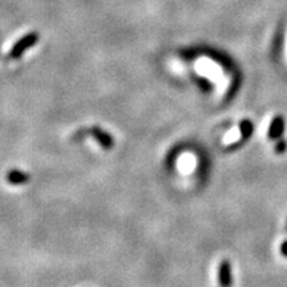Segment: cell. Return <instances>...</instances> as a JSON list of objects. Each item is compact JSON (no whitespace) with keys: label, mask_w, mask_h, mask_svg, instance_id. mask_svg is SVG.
Here are the masks:
<instances>
[{"label":"cell","mask_w":287,"mask_h":287,"mask_svg":"<svg viewBox=\"0 0 287 287\" xmlns=\"http://www.w3.org/2000/svg\"><path fill=\"white\" fill-rule=\"evenodd\" d=\"M284 127H286V122H284V118L283 116L278 115L273 118V121H271L270 128H268V132H267V137L268 140H273V141H277L279 138H282V134L284 132Z\"/></svg>","instance_id":"1"},{"label":"cell","mask_w":287,"mask_h":287,"mask_svg":"<svg viewBox=\"0 0 287 287\" xmlns=\"http://www.w3.org/2000/svg\"><path fill=\"white\" fill-rule=\"evenodd\" d=\"M218 281L221 287H231L233 284V278H231V266L229 261H222L218 270Z\"/></svg>","instance_id":"2"},{"label":"cell","mask_w":287,"mask_h":287,"mask_svg":"<svg viewBox=\"0 0 287 287\" xmlns=\"http://www.w3.org/2000/svg\"><path fill=\"white\" fill-rule=\"evenodd\" d=\"M92 134L93 137L96 138V141H97L104 149H111V148L115 145V141H113L111 134H109L108 132H104L102 129H100L99 127L93 128Z\"/></svg>","instance_id":"3"},{"label":"cell","mask_w":287,"mask_h":287,"mask_svg":"<svg viewBox=\"0 0 287 287\" xmlns=\"http://www.w3.org/2000/svg\"><path fill=\"white\" fill-rule=\"evenodd\" d=\"M29 180L28 174H26L24 172H20V170H10L8 174H7V181L12 184V185H22V184H27Z\"/></svg>","instance_id":"4"},{"label":"cell","mask_w":287,"mask_h":287,"mask_svg":"<svg viewBox=\"0 0 287 287\" xmlns=\"http://www.w3.org/2000/svg\"><path fill=\"white\" fill-rule=\"evenodd\" d=\"M239 132H241V138L242 140H249L252 137L253 132H254V125L250 120H243L239 125Z\"/></svg>","instance_id":"5"},{"label":"cell","mask_w":287,"mask_h":287,"mask_svg":"<svg viewBox=\"0 0 287 287\" xmlns=\"http://www.w3.org/2000/svg\"><path fill=\"white\" fill-rule=\"evenodd\" d=\"M275 153L277 154H282L284 153L287 150V141L283 140V138H279V140H277V142H275Z\"/></svg>","instance_id":"6"},{"label":"cell","mask_w":287,"mask_h":287,"mask_svg":"<svg viewBox=\"0 0 287 287\" xmlns=\"http://www.w3.org/2000/svg\"><path fill=\"white\" fill-rule=\"evenodd\" d=\"M281 253L284 255V257H287V241H284V242H282V245H281Z\"/></svg>","instance_id":"7"}]
</instances>
